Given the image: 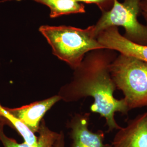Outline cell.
Segmentation results:
<instances>
[{
    "label": "cell",
    "instance_id": "cell-11",
    "mask_svg": "<svg viewBox=\"0 0 147 147\" xmlns=\"http://www.w3.org/2000/svg\"><path fill=\"white\" fill-rule=\"evenodd\" d=\"M0 123L5 125H7L12 127L20 135L24 142L32 146L36 147L38 143V137L30 130L22 122L10 114L6 107L0 104Z\"/></svg>",
    "mask_w": 147,
    "mask_h": 147
},
{
    "label": "cell",
    "instance_id": "cell-3",
    "mask_svg": "<svg viewBox=\"0 0 147 147\" xmlns=\"http://www.w3.org/2000/svg\"><path fill=\"white\" fill-rule=\"evenodd\" d=\"M111 74L130 111L147 107V62L119 53L111 65Z\"/></svg>",
    "mask_w": 147,
    "mask_h": 147
},
{
    "label": "cell",
    "instance_id": "cell-5",
    "mask_svg": "<svg viewBox=\"0 0 147 147\" xmlns=\"http://www.w3.org/2000/svg\"><path fill=\"white\" fill-rule=\"evenodd\" d=\"M90 116L89 113H76L69 121L67 127L70 129L71 147H111L110 144L104 142V132L89 130Z\"/></svg>",
    "mask_w": 147,
    "mask_h": 147
},
{
    "label": "cell",
    "instance_id": "cell-13",
    "mask_svg": "<svg viewBox=\"0 0 147 147\" xmlns=\"http://www.w3.org/2000/svg\"><path fill=\"white\" fill-rule=\"evenodd\" d=\"M54 147H65V136L63 131L59 133L58 137L54 144Z\"/></svg>",
    "mask_w": 147,
    "mask_h": 147
},
{
    "label": "cell",
    "instance_id": "cell-9",
    "mask_svg": "<svg viewBox=\"0 0 147 147\" xmlns=\"http://www.w3.org/2000/svg\"><path fill=\"white\" fill-rule=\"evenodd\" d=\"M5 125L0 123V141L4 147H54L59 133L50 129L46 125L45 121L42 119L38 130L37 146L29 145L25 142L18 143L16 140L9 138L5 135L4 132Z\"/></svg>",
    "mask_w": 147,
    "mask_h": 147
},
{
    "label": "cell",
    "instance_id": "cell-1",
    "mask_svg": "<svg viewBox=\"0 0 147 147\" xmlns=\"http://www.w3.org/2000/svg\"><path fill=\"white\" fill-rule=\"evenodd\" d=\"M118 55L116 51L105 48L89 51L74 69L70 81L61 87L57 94L68 103L92 97L93 102L90 110L105 118L107 132L121 128L115 119L116 113L127 115L130 111L124 98L118 99L114 95L117 88L111 65Z\"/></svg>",
    "mask_w": 147,
    "mask_h": 147
},
{
    "label": "cell",
    "instance_id": "cell-12",
    "mask_svg": "<svg viewBox=\"0 0 147 147\" xmlns=\"http://www.w3.org/2000/svg\"><path fill=\"white\" fill-rule=\"evenodd\" d=\"M78 2L95 4L102 12L109 11L113 4V0H75Z\"/></svg>",
    "mask_w": 147,
    "mask_h": 147
},
{
    "label": "cell",
    "instance_id": "cell-6",
    "mask_svg": "<svg viewBox=\"0 0 147 147\" xmlns=\"http://www.w3.org/2000/svg\"><path fill=\"white\" fill-rule=\"evenodd\" d=\"M111 147H147V112L138 115L117 130Z\"/></svg>",
    "mask_w": 147,
    "mask_h": 147
},
{
    "label": "cell",
    "instance_id": "cell-8",
    "mask_svg": "<svg viewBox=\"0 0 147 147\" xmlns=\"http://www.w3.org/2000/svg\"><path fill=\"white\" fill-rule=\"evenodd\" d=\"M61 100L58 95L18 108L6 107L11 115L22 122L33 133L38 132L44 116Z\"/></svg>",
    "mask_w": 147,
    "mask_h": 147
},
{
    "label": "cell",
    "instance_id": "cell-2",
    "mask_svg": "<svg viewBox=\"0 0 147 147\" xmlns=\"http://www.w3.org/2000/svg\"><path fill=\"white\" fill-rule=\"evenodd\" d=\"M39 31L52 48L53 54L73 70L89 51L105 49L95 37L94 25L86 29L64 25H42Z\"/></svg>",
    "mask_w": 147,
    "mask_h": 147
},
{
    "label": "cell",
    "instance_id": "cell-10",
    "mask_svg": "<svg viewBox=\"0 0 147 147\" xmlns=\"http://www.w3.org/2000/svg\"><path fill=\"white\" fill-rule=\"evenodd\" d=\"M47 6L51 18L70 14L84 13V5L75 0H33Z\"/></svg>",
    "mask_w": 147,
    "mask_h": 147
},
{
    "label": "cell",
    "instance_id": "cell-7",
    "mask_svg": "<svg viewBox=\"0 0 147 147\" xmlns=\"http://www.w3.org/2000/svg\"><path fill=\"white\" fill-rule=\"evenodd\" d=\"M98 42L105 49L139 58L147 62V45L137 44L121 34L118 27H110L96 37Z\"/></svg>",
    "mask_w": 147,
    "mask_h": 147
},
{
    "label": "cell",
    "instance_id": "cell-4",
    "mask_svg": "<svg viewBox=\"0 0 147 147\" xmlns=\"http://www.w3.org/2000/svg\"><path fill=\"white\" fill-rule=\"evenodd\" d=\"M142 0H124L120 3L113 0L109 11L102 13L99 20L94 25L95 37L101 32L113 26H122L125 29L124 37L137 44L147 45V26L143 25L137 19L141 11Z\"/></svg>",
    "mask_w": 147,
    "mask_h": 147
},
{
    "label": "cell",
    "instance_id": "cell-15",
    "mask_svg": "<svg viewBox=\"0 0 147 147\" xmlns=\"http://www.w3.org/2000/svg\"><path fill=\"white\" fill-rule=\"evenodd\" d=\"M11 1V0H1V1H0V3L3 2H5V1Z\"/></svg>",
    "mask_w": 147,
    "mask_h": 147
},
{
    "label": "cell",
    "instance_id": "cell-14",
    "mask_svg": "<svg viewBox=\"0 0 147 147\" xmlns=\"http://www.w3.org/2000/svg\"><path fill=\"white\" fill-rule=\"evenodd\" d=\"M141 13L146 21L147 26V0H142L141 1Z\"/></svg>",
    "mask_w": 147,
    "mask_h": 147
}]
</instances>
